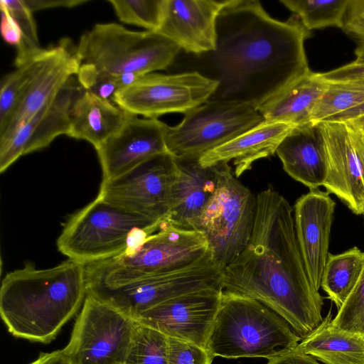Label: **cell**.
<instances>
[{
  "label": "cell",
  "mask_w": 364,
  "mask_h": 364,
  "mask_svg": "<svg viewBox=\"0 0 364 364\" xmlns=\"http://www.w3.org/2000/svg\"><path fill=\"white\" fill-rule=\"evenodd\" d=\"M210 61L218 74L214 100L257 108L310 70L304 49L309 37L297 16H270L257 0H227L217 18Z\"/></svg>",
  "instance_id": "obj_1"
},
{
  "label": "cell",
  "mask_w": 364,
  "mask_h": 364,
  "mask_svg": "<svg viewBox=\"0 0 364 364\" xmlns=\"http://www.w3.org/2000/svg\"><path fill=\"white\" fill-rule=\"evenodd\" d=\"M293 213L288 200L272 186L259 193L250 239L224 268L223 284L262 302L304 338L323 321L324 298L307 274Z\"/></svg>",
  "instance_id": "obj_2"
},
{
  "label": "cell",
  "mask_w": 364,
  "mask_h": 364,
  "mask_svg": "<svg viewBox=\"0 0 364 364\" xmlns=\"http://www.w3.org/2000/svg\"><path fill=\"white\" fill-rule=\"evenodd\" d=\"M86 265L68 259L37 269L28 262L8 273L0 289V314L15 337L48 343L87 296Z\"/></svg>",
  "instance_id": "obj_3"
},
{
  "label": "cell",
  "mask_w": 364,
  "mask_h": 364,
  "mask_svg": "<svg viewBox=\"0 0 364 364\" xmlns=\"http://www.w3.org/2000/svg\"><path fill=\"white\" fill-rule=\"evenodd\" d=\"M302 338L279 315L250 296L223 289L207 349L213 358H264L295 348Z\"/></svg>",
  "instance_id": "obj_4"
},
{
  "label": "cell",
  "mask_w": 364,
  "mask_h": 364,
  "mask_svg": "<svg viewBox=\"0 0 364 364\" xmlns=\"http://www.w3.org/2000/svg\"><path fill=\"white\" fill-rule=\"evenodd\" d=\"M211 252L203 232L166 221L122 254L86 264L87 286L118 287L190 265Z\"/></svg>",
  "instance_id": "obj_5"
},
{
  "label": "cell",
  "mask_w": 364,
  "mask_h": 364,
  "mask_svg": "<svg viewBox=\"0 0 364 364\" xmlns=\"http://www.w3.org/2000/svg\"><path fill=\"white\" fill-rule=\"evenodd\" d=\"M160 225L97 196L68 220L57 246L69 259L86 265L139 245Z\"/></svg>",
  "instance_id": "obj_6"
},
{
  "label": "cell",
  "mask_w": 364,
  "mask_h": 364,
  "mask_svg": "<svg viewBox=\"0 0 364 364\" xmlns=\"http://www.w3.org/2000/svg\"><path fill=\"white\" fill-rule=\"evenodd\" d=\"M75 50L81 64L98 72L142 76L168 68L181 49L157 32L134 31L116 23H104L82 34Z\"/></svg>",
  "instance_id": "obj_7"
},
{
  "label": "cell",
  "mask_w": 364,
  "mask_h": 364,
  "mask_svg": "<svg viewBox=\"0 0 364 364\" xmlns=\"http://www.w3.org/2000/svg\"><path fill=\"white\" fill-rule=\"evenodd\" d=\"M216 166V187L201 215L203 233L215 260L223 269L247 245L254 228L257 196L243 185L228 163Z\"/></svg>",
  "instance_id": "obj_8"
},
{
  "label": "cell",
  "mask_w": 364,
  "mask_h": 364,
  "mask_svg": "<svg viewBox=\"0 0 364 364\" xmlns=\"http://www.w3.org/2000/svg\"><path fill=\"white\" fill-rule=\"evenodd\" d=\"M264 122L250 104L209 100L186 112L178 125H166V148L176 158H200Z\"/></svg>",
  "instance_id": "obj_9"
},
{
  "label": "cell",
  "mask_w": 364,
  "mask_h": 364,
  "mask_svg": "<svg viewBox=\"0 0 364 364\" xmlns=\"http://www.w3.org/2000/svg\"><path fill=\"white\" fill-rule=\"evenodd\" d=\"M223 272L210 252L190 265L124 285L87 286V294L135 320L144 311L176 296L207 289H224Z\"/></svg>",
  "instance_id": "obj_10"
},
{
  "label": "cell",
  "mask_w": 364,
  "mask_h": 364,
  "mask_svg": "<svg viewBox=\"0 0 364 364\" xmlns=\"http://www.w3.org/2000/svg\"><path fill=\"white\" fill-rule=\"evenodd\" d=\"M136 323L109 304L87 294L62 350L71 364H123Z\"/></svg>",
  "instance_id": "obj_11"
},
{
  "label": "cell",
  "mask_w": 364,
  "mask_h": 364,
  "mask_svg": "<svg viewBox=\"0 0 364 364\" xmlns=\"http://www.w3.org/2000/svg\"><path fill=\"white\" fill-rule=\"evenodd\" d=\"M219 82L197 71L174 75L149 73L114 95L112 102L127 111L148 119L172 112L186 114L209 101Z\"/></svg>",
  "instance_id": "obj_12"
},
{
  "label": "cell",
  "mask_w": 364,
  "mask_h": 364,
  "mask_svg": "<svg viewBox=\"0 0 364 364\" xmlns=\"http://www.w3.org/2000/svg\"><path fill=\"white\" fill-rule=\"evenodd\" d=\"M176 171L175 157L169 152L159 154L120 176L102 180L98 196L161 224L171 208Z\"/></svg>",
  "instance_id": "obj_13"
},
{
  "label": "cell",
  "mask_w": 364,
  "mask_h": 364,
  "mask_svg": "<svg viewBox=\"0 0 364 364\" xmlns=\"http://www.w3.org/2000/svg\"><path fill=\"white\" fill-rule=\"evenodd\" d=\"M328 172L326 192L336 195L355 215L364 213V137L347 122H318Z\"/></svg>",
  "instance_id": "obj_14"
},
{
  "label": "cell",
  "mask_w": 364,
  "mask_h": 364,
  "mask_svg": "<svg viewBox=\"0 0 364 364\" xmlns=\"http://www.w3.org/2000/svg\"><path fill=\"white\" fill-rule=\"evenodd\" d=\"M223 289H207L168 299L135 319L168 338L207 348Z\"/></svg>",
  "instance_id": "obj_15"
},
{
  "label": "cell",
  "mask_w": 364,
  "mask_h": 364,
  "mask_svg": "<svg viewBox=\"0 0 364 364\" xmlns=\"http://www.w3.org/2000/svg\"><path fill=\"white\" fill-rule=\"evenodd\" d=\"M81 65L75 47L68 40L42 48L32 57V68L22 100L15 114L0 131V142L11 137L41 108L77 75Z\"/></svg>",
  "instance_id": "obj_16"
},
{
  "label": "cell",
  "mask_w": 364,
  "mask_h": 364,
  "mask_svg": "<svg viewBox=\"0 0 364 364\" xmlns=\"http://www.w3.org/2000/svg\"><path fill=\"white\" fill-rule=\"evenodd\" d=\"M83 88L72 77L59 92L11 137L0 142V171L21 156L48 146L60 135H67L69 113Z\"/></svg>",
  "instance_id": "obj_17"
},
{
  "label": "cell",
  "mask_w": 364,
  "mask_h": 364,
  "mask_svg": "<svg viewBox=\"0 0 364 364\" xmlns=\"http://www.w3.org/2000/svg\"><path fill=\"white\" fill-rule=\"evenodd\" d=\"M166 125L157 119L132 114L119 131L95 149L103 180L120 176L151 157L168 152Z\"/></svg>",
  "instance_id": "obj_18"
},
{
  "label": "cell",
  "mask_w": 364,
  "mask_h": 364,
  "mask_svg": "<svg viewBox=\"0 0 364 364\" xmlns=\"http://www.w3.org/2000/svg\"><path fill=\"white\" fill-rule=\"evenodd\" d=\"M335 201L328 192L310 190L297 199L294 207L296 238L314 288L319 291L328 255Z\"/></svg>",
  "instance_id": "obj_19"
},
{
  "label": "cell",
  "mask_w": 364,
  "mask_h": 364,
  "mask_svg": "<svg viewBox=\"0 0 364 364\" xmlns=\"http://www.w3.org/2000/svg\"><path fill=\"white\" fill-rule=\"evenodd\" d=\"M226 1L164 0L156 32L188 53H211L216 48L217 18Z\"/></svg>",
  "instance_id": "obj_20"
},
{
  "label": "cell",
  "mask_w": 364,
  "mask_h": 364,
  "mask_svg": "<svg viewBox=\"0 0 364 364\" xmlns=\"http://www.w3.org/2000/svg\"><path fill=\"white\" fill-rule=\"evenodd\" d=\"M175 159L176 176L165 221L178 228L198 231L203 211L216 187V166L203 167L198 157Z\"/></svg>",
  "instance_id": "obj_21"
},
{
  "label": "cell",
  "mask_w": 364,
  "mask_h": 364,
  "mask_svg": "<svg viewBox=\"0 0 364 364\" xmlns=\"http://www.w3.org/2000/svg\"><path fill=\"white\" fill-rule=\"evenodd\" d=\"M286 173L310 190L323 186L328 164L318 122L294 127L277 149Z\"/></svg>",
  "instance_id": "obj_22"
},
{
  "label": "cell",
  "mask_w": 364,
  "mask_h": 364,
  "mask_svg": "<svg viewBox=\"0 0 364 364\" xmlns=\"http://www.w3.org/2000/svg\"><path fill=\"white\" fill-rule=\"evenodd\" d=\"M294 126L281 122H264L200 156L203 167L233 161L237 178L250 170L256 161L276 153L280 143Z\"/></svg>",
  "instance_id": "obj_23"
},
{
  "label": "cell",
  "mask_w": 364,
  "mask_h": 364,
  "mask_svg": "<svg viewBox=\"0 0 364 364\" xmlns=\"http://www.w3.org/2000/svg\"><path fill=\"white\" fill-rule=\"evenodd\" d=\"M131 115L112 101L83 90L70 108L67 136L96 149L119 131Z\"/></svg>",
  "instance_id": "obj_24"
},
{
  "label": "cell",
  "mask_w": 364,
  "mask_h": 364,
  "mask_svg": "<svg viewBox=\"0 0 364 364\" xmlns=\"http://www.w3.org/2000/svg\"><path fill=\"white\" fill-rule=\"evenodd\" d=\"M328 85L319 73L309 70L257 109L267 122L306 124L311 122L312 111Z\"/></svg>",
  "instance_id": "obj_25"
},
{
  "label": "cell",
  "mask_w": 364,
  "mask_h": 364,
  "mask_svg": "<svg viewBox=\"0 0 364 364\" xmlns=\"http://www.w3.org/2000/svg\"><path fill=\"white\" fill-rule=\"evenodd\" d=\"M331 310L297 347L325 364H364V337L331 324Z\"/></svg>",
  "instance_id": "obj_26"
},
{
  "label": "cell",
  "mask_w": 364,
  "mask_h": 364,
  "mask_svg": "<svg viewBox=\"0 0 364 364\" xmlns=\"http://www.w3.org/2000/svg\"><path fill=\"white\" fill-rule=\"evenodd\" d=\"M364 267V252L357 247L342 253H328L321 287L338 310L356 285Z\"/></svg>",
  "instance_id": "obj_27"
},
{
  "label": "cell",
  "mask_w": 364,
  "mask_h": 364,
  "mask_svg": "<svg viewBox=\"0 0 364 364\" xmlns=\"http://www.w3.org/2000/svg\"><path fill=\"white\" fill-rule=\"evenodd\" d=\"M350 0H279L310 31L327 26L342 28Z\"/></svg>",
  "instance_id": "obj_28"
},
{
  "label": "cell",
  "mask_w": 364,
  "mask_h": 364,
  "mask_svg": "<svg viewBox=\"0 0 364 364\" xmlns=\"http://www.w3.org/2000/svg\"><path fill=\"white\" fill-rule=\"evenodd\" d=\"M328 83L326 90L312 111L313 122L325 121L364 102V80Z\"/></svg>",
  "instance_id": "obj_29"
},
{
  "label": "cell",
  "mask_w": 364,
  "mask_h": 364,
  "mask_svg": "<svg viewBox=\"0 0 364 364\" xmlns=\"http://www.w3.org/2000/svg\"><path fill=\"white\" fill-rule=\"evenodd\" d=\"M123 364H168L167 337L137 322Z\"/></svg>",
  "instance_id": "obj_30"
},
{
  "label": "cell",
  "mask_w": 364,
  "mask_h": 364,
  "mask_svg": "<svg viewBox=\"0 0 364 364\" xmlns=\"http://www.w3.org/2000/svg\"><path fill=\"white\" fill-rule=\"evenodd\" d=\"M119 20L156 32L164 12V0H109Z\"/></svg>",
  "instance_id": "obj_31"
},
{
  "label": "cell",
  "mask_w": 364,
  "mask_h": 364,
  "mask_svg": "<svg viewBox=\"0 0 364 364\" xmlns=\"http://www.w3.org/2000/svg\"><path fill=\"white\" fill-rule=\"evenodd\" d=\"M0 5L6 9L21 32V42L16 48L15 58V65L18 67L42 49L39 43L36 24L33 12L28 9L24 0H1Z\"/></svg>",
  "instance_id": "obj_32"
},
{
  "label": "cell",
  "mask_w": 364,
  "mask_h": 364,
  "mask_svg": "<svg viewBox=\"0 0 364 364\" xmlns=\"http://www.w3.org/2000/svg\"><path fill=\"white\" fill-rule=\"evenodd\" d=\"M33 57V56H32ZM32 68V58L5 75L1 81L0 131L17 110L26 91Z\"/></svg>",
  "instance_id": "obj_33"
},
{
  "label": "cell",
  "mask_w": 364,
  "mask_h": 364,
  "mask_svg": "<svg viewBox=\"0 0 364 364\" xmlns=\"http://www.w3.org/2000/svg\"><path fill=\"white\" fill-rule=\"evenodd\" d=\"M139 77L132 73L122 75L105 74L87 64H81L77 74V81L84 90L110 101L117 92L134 82Z\"/></svg>",
  "instance_id": "obj_34"
},
{
  "label": "cell",
  "mask_w": 364,
  "mask_h": 364,
  "mask_svg": "<svg viewBox=\"0 0 364 364\" xmlns=\"http://www.w3.org/2000/svg\"><path fill=\"white\" fill-rule=\"evenodd\" d=\"M331 324L364 337V267L354 289L332 318Z\"/></svg>",
  "instance_id": "obj_35"
},
{
  "label": "cell",
  "mask_w": 364,
  "mask_h": 364,
  "mask_svg": "<svg viewBox=\"0 0 364 364\" xmlns=\"http://www.w3.org/2000/svg\"><path fill=\"white\" fill-rule=\"evenodd\" d=\"M168 364H211L213 357L207 348L167 337Z\"/></svg>",
  "instance_id": "obj_36"
},
{
  "label": "cell",
  "mask_w": 364,
  "mask_h": 364,
  "mask_svg": "<svg viewBox=\"0 0 364 364\" xmlns=\"http://www.w3.org/2000/svg\"><path fill=\"white\" fill-rule=\"evenodd\" d=\"M355 55L356 58L353 62L326 73H319L320 77L328 82L364 80V43L358 44Z\"/></svg>",
  "instance_id": "obj_37"
},
{
  "label": "cell",
  "mask_w": 364,
  "mask_h": 364,
  "mask_svg": "<svg viewBox=\"0 0 364 364\" xmlns=\"http://www.w3.org/2000/svg\"><path fill=\"white\" fill-rule=\"evenodd\" d=\"M342 29L358 43H364V0H350Z\"/></svg>",
  "instance_id": "obj_38"
},
{
  "label": "cell",
  "mask_w": 364,
  "mask_h": 364,
  "mask_svg": "<svg viewBox=\"0 0 364 364\" xmlns=\"http://www.w3.org/2000/svg\"><path fill=\"white\" fill-rule=\"evenodd\" d=\"M1 11V33L4 41L16 48L21 42V32L15 20L6 9L0 5Z\"/></svg>",
  "instance_id": "obj_39"
},
{
  "label": "cell",
  "mask_w": 364,
  "mask_h": 364,
  "mask_svg": "<svg viewBox=\"0 0 364 364\" xmlns=\"http://www.w3.org/2000/svg\"><path fill=\"white\" fill-rule=\"evenodd\" d=\"M267 364H320L316 358L301 351L297 346L269 359Z\"/></svg>",
  "instance_id": "obj_40"
},
{
  "label": "cell",
  "mask_w": 364,
  "mask_h": 364,
  "mask_svg": "<svg viewBox=\"0 0 364 364\" xmlns=\"http://www.w3.org/2000/svg\"><path fill=\"white\" fill-rule=\"evenodd\" d=\"M31 12L53 9L73 8L85 4L87 0H24Z\"/></svg>",
  "instance_id": "obj_41"
},
{
  "label": "cell",
  "mask_w": 364,
  "mask_h": 364,
  "mask_svg": "<svg viewBox=\"0 0 364 364\" xmlns=\"http://www.w3.org/2000/svg\"><path fill=\"white\" fill-rule=\"evenodd\" d=\"M364 118V102L337 115L333 116L325 121L329 122H352ZM323 122V121H322Z\"/></svg>",
  "instance_id": "obj_42"
},
{
  "label": "cell",
  "mask_w": 364,
  "mask_h": 364,
  "mask_svg": "<svg viewBox=\"0 0 364 364\" xmlns=\"http://www.w3.org/2000/svg\"><path fill=\"white\" fill-rule=\"evenodd\" d=\"M31 364H71L62 350L48 353H41Z\"/></svg>",
  "instance_id": "obj_43"
},
{
  "label": "cell",
  "mask_w": 364,
  "mask_h": 364,
  "mask_svg": "<svg viewBox=\"0 0 364 364\" xmlns=\"http://www.w3.org/2000/svg\"><path fill=\"white\" fill-rule=\"evenodd\" d=\"M356 127L364 137V119H358L352 122H347Z\"/></svg>",
  "instance_id": "obj_44"
},
{
  "label": "cell",
  "mask_w": 364,
  "mask_h": 364,
  "mask_svg": "<svg viewBox=\"0 0 364 364\" xmlns=\"http://www.w3.org/2000/svg\"><path fill=\"white\" fill-rule=\"evenodd\" d=\"M360 119H364V118ZM358 120V119H357Z\"/></svg>",
  "instance_id": "obj_45"
},
{
  "label": "cell",
  "mask_w": 364,
  "mask_h": 364,
  "mask_svg": "<svg viewBox=\"0 0 364 364\" xmlns=\"http://www.w3.org/2000/svg\"><path fill=\"white\" fill-rule=\"evenodd\" d=\"M363 215H364V213H363Z\"/></svg>",
  "instance_id": "obj_46"
}]
</instances>
